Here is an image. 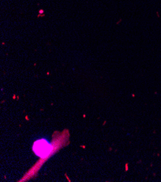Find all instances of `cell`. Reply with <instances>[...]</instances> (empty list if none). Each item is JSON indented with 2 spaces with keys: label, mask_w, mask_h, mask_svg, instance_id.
Returning a JSON list of instances; mask_svg holds the SVG:
<instances>
[{
  "label": "cell",
  "mask_w": 161,
  "mask_h": 182,
  "mask_svg": "<svg viewBox=\"0 0 161 182\" xmlns=\"http://www.w3.org/2000/svg\"><path fill=\"white\" fill-rule=\"evenodd\" d=\"M33 150L40 158H45L49 156L52 151V146L44 139L39 140L34 143Z\"/></svg>",
  "instance_id": "6da1fadb"
}]
</instances>
